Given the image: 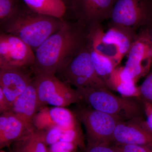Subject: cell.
Here are the masks:
<instances>
[{
    "instance_id": "30",
    "label": "cell",
    "mask_w": 152,
    "mask_h": 152,
    "mask_svg": "<svg viewBox=\"0 0 152 152\" xmlns=\"http://www.w3.org/2000/svg\"><path fill=\"white\" fill-rule=\"evenodd\" d=\"M141 30H142L146 35L152 49V23Z\"/></svg>"
},
{
    "instance_id": "5",
    "label": "cell",
    "mask_w": 152,
    "mask_h": 152,
    "mask_svg": "<svg viewBox=\"0 0 152 152\" xmlns=\"http://www.w3.org/2000/svg\"><path fill=\"white\" fill-rule=\"evenodd\" d=\"M110 24L137 33L152 23V0H115Z\"/></svg>"
},
{
    "instance_id": "8",
    "label": "cell",
    "mask_w": 152,
    "mask_h": 152,
    "mask_svg": "<svg viewBox=\"0 0 152 152\" xmlns=\"http://www.w3.org/2000/svg\"><path fill=\"white\" fill-rule=\"evenodd\" d=\"M137 34L110 24L104 31L101 26L98 31L97 44L101 51L118 66L128 54Z\"/></svg>"
},
{
    "instance_id": "15",
    "label": "cell",
    "mask_w": 152,
    "mask_h": 152,
    "mask_svg": "<svg viewBox=\"0 0 152 152\" xmlns=\"http://www.w3.org/2000/svg\"><path fill=\"white\" fill-rule=\"evenodd\" d=\"M13 112H6L0 116V148L9 147L14 142L35 130Z\"/></svg>"
},
{
    "instance_id": "16",
    "label": "cell",
    "mask_w": 152,
    "mask_h": 152,
    "mask_svg": "<svg viewBox=\"0 0 152 152\" xmlns=\"http://www.w3.org/2000/svg\"><path fill=\"white\" fill-rule=\"evenodd\" d=\"M39 110V99L34 79L14 102L11 112L28 124L34 126L33 118Z\"/></svg>"
},
{
    "instance_id": "1",
    "label": "cell",
    "mask_w": 152,
    "mask_h": 152,
    "mask_svg": "<svg viewBox=\"0 0 152 152\" xmlns=\"http://www.w3.org/2000/svg\"><path fill=\"white\" fill-rule=\"evenodd\" d=\"M86 28L80 23L65 21L59 30L50 36L34 51L31 69L35 76L58 72L85 45Z\"/></svg>"
},
{
    "instance_id": "27",
    "label": "cell",
    "mask_w": 152,
    "mask_h": 152,
    "mask_svg": "<svg viewBox=\"0 0 152 152\" xmlns=\"http://www.w3.org/2000/svg\"><path fill=\"white\" fill-rule=\"evenodd\" d=\"M77 152H117L113 145L86 146L84 149H78Z\"/></svg>"
},
{
    "instance_id": "32",
    "label": "cell",
    "mask_w": 152,
    "mask_h": 152,
    "mask_svg": "<svg viewBox=\"0 0 152 152\" xmlns=\"http://www.w3.org/2000/svg\"><path fill=\"white\" fill-rule=\"evenodd\" d=\"M63 1H64V0H63Z\"/></svg>"
},
{
    "instance_id": "21",
    "label": "cell",
    "mask_w": 152,
    "mask_h": 152,
    "mask_svg": "<svg viewBox=\"0 0 152 152\" xmlns=\"http://www.w3.org/2000/svg\"><path fill=\"white\" fill-rule=\"evenodd\" d=\"M80 124L73 127L62 129L60 141L75 144L78 149L85 148L86 147V137L82 131Z\"/></svg>"
},
{
    "instance_id": "26",
    "label": "cell",
    "mask_w": 152,
    "mask_h": 152,
    "mask_svg": "<svg viewBox=\"0 0 152 152\" xmlns=\"http://www.w3.org/2000/svg\"><path fill=\"white\" fill-rule=\"evenodd\" d=\"M117 152H152V146L113 145Z\"/></svg>"
},
{
    "instance_id": "19",
    "label": "cell",
    "mask_w": 152,
    "mask_h": 152,
    "mask_svg": "<svg viewBox=\"0 0 152 152\" xmlns=\"http://www.w3.org/2000/svg\"><path fill=\"white\" fill-rule=\"evenodd\" d=\"M11 145L12 152H48V146L36 130Z\"/></svg>"
},
{
    "instance_id": "24",
    "label": "cell",
    "mask_w": 152,
    "mask_h": 152,
    "mask_svg": "<svg viewBox=\"0 0 152 152\" xmlns=\"http://www.w3.org/2000/svg\"><path fill=\"white\" fill-rule=\"evenodd\" d=\"M138 87L139 98L142 101L152 104V68L142 84Z\"/></svg>"
},
{
    "instance_id": "25",
    "label": "cell",
    "mask_w": 152,
    "mask_h": 152,
    "mask_svg": "<svg viewBox=\"0 0 152 152\" xmlns=\"http://www.w3.org/2000/svg\"><path fill=\"white\" fill-rule=\"evenodd\" d=\"M78 149L75 144L59 141L50 146L48 152H77Z\"/></svg>"
},
{
    "instance_id": "3",
    "label": "cell",
    "mask_w": 152,
    "mask_h": 152,
    "mask_svg": "<svg viewBox=\"0 0 152 152\" xmlns=\"http://www.w3.org/2000/svg\"><path fill=\"white\" fill-rule=\"evenodd\" d=\"M81 96L82 102L91 107L113 116L121 121L143 117V105L139 98L121 96L107 88L76 89Z\"/></svg>"
},
{
    "instance_id": "14",
    "label": "cell",
    "mask_w": 152,
    "mask_h": 152,
    "mask_svg": "<svg viewBox=\"0 0 152 152\" xmlns=\"http://www.w3.org/2000/svg\"><path fill=\"white\" fill-rule=\"evenodd\" d=\"M32 74L27 68L0 69V89L12 104L32 81Z\"/></svg>"
},
{
    "instance_id": "9",
    "label": "cell",
    "mask_w": 152,
    "mask_h": 152,
    "mask_svg": "<svg viewBox=\"0 0 152 152\" xmlns=\"http://www.w3.org/2000/svg\"><path fill=\"white\" fill-rule=\"evenodd\" d=\"M35 61L32 48L16 36L1 31L0 69L31 67Z\"/></svg>"
},
{
    "instance_id": "28",
    "label": "cell",
    "mask_w": 152,
    "mask_h": 152,
    "mask_svg": "<svg viewBox=\"0 0 152 152\" xmlns=\"http://www.w3.org/2000/svg\"><path fill=\"white\" fill-rule=\"evenodd\" d=\"M13 104L0 89V113L1 114L11 111Z\"/></svg>"
},
{
    "instance_id": "17",
    "label": "cell",
    "mask_w": 152,
    "mask_h": 152,
    "mask_svg": "<svg viewBox=\"0 0 152 152\" xmlns=\"http://www.w3.org/2000/svg\"><path fill=\"white\" fill-rule=\"evenodd\" d=\"M110 90L115 91L123 96L139 98V87L125 71L124 66H117L106 82Z\"/></svg>"
},
{
    "instance_id": "31",
    "label": "cell",
    "mask_w": 152,
    "mask_h": 152,
    "mask_svg": "<svg viewBox=\"0 0 152 152\" xmlns=\"http://www.w3.org/2000/svg\"><path fill=\"white\" fill-rule=\"evenodd\" d=\"M5 152L4 151H1V152Z\"/></svg>"
},
{
    "instance_id": "22",
    "label": "cell",
    "mask_w": 152,
    "mask_h": 152,
    "mask_svg": "<svg viewBox=\"0 0 152 152\" xmlns=\"http://www.w3.org/2000/svg\"><path fill=\"white\" fill-rule=\"evenodd\" d=\"M19 0H0V23L10 18L20 7Z\"/></svg>"
},
{
    "instance_id": "11",
    "label": "cell",
    "mask_w": 152,
    "mask_h": 152,
    "mask_svg": "<svg viewBox=\"0 0 152 152\" xmlns=\"http://www.w3.org/2000/svg\"><path fill=\"white\" fill-rule=\"evenodd\" d=\"M140 30L127 55V60L124 66L136 83L146 76L152 68V49L145 32Z\"/></svg>"
},
{
    "instance_id": "7",
    "label": "cell",
    "mask_w": 152,
    "mask_h": 152,
    "mask_svg": "<svg viewBox=\"0 0 152 152\" xmlns=\"http://www.w3.org/2000/svg\"><path fill=\"white\" fill-rule=\"evenodd\" d=\"M34 82L37 93L39 110L48 104L66 107L82 102L81 96L77 90L72 88L55 75L35 76Z\"/></svg>"
},
{
    "instance_id": "2",
    "label": "cell",
    "mask_w": 152,
    "mask_h": 152,
    "mask_svg": "<svg viewBox=\"0 0 152 152\" xmlns=\"http://www.w3.org/2000/svg\"><path fill=\"white\" fill-rule=\"evenodd\" d=\"M65 20L42 15L24 5L12 16L1 24V31L18 37L34 51L62 26Z\"/></svg>"
},
{
    "instance_id": "29",
    "label": "cell",
    "mask_w": 152,
    "mask_h": 152,
    "mask_svg": "<svg viewBox=\"0 0 152 152\" xmlns=\"http://www.w3.org/2000/svg\"><path fill=\"white\" fill-rule=\"evenodd\" d=\"M143 105L144 113L146 119V123L150 130L152 132V104L142 101Z\"/></svg>"
},
{
    "instance_id": "23",
    "label": "cell",
    "mask_w": 152,
    "mask_h": 152,
    "mask_svg": "<svg viewBox=\"0 0 152 152\" xmlns=\"http://www.w3.org/2000/svg\"><path fill=\"white\" fill-rule=\"evenodd\" d=\"M36 130L44 143L50 146L59 141L62 129L60 127L54 126L43 130Z\"/></svg>"
},
{
    "instance_id": "18",
    "label": "cell",
    "mask_w": 152,
    "mask_h": 152,
    "mask_svg": "<svg viewBox=\"0 0 152 152\" xmlns=\"http://www.w3.org/2000/svg\"><path fill=\"white\" fill-rule=\"evenodd\" d=\"M26 6L38 13L63 19L67 13L63 0H21Z\"/></svg>"
},
{
    "instance_id": "10",
    "label": "cell",
    "mask_w": 152,
    "mask_h": 152,
    "mask_svg": "<svg viewBox=\"0 0 152 152\" xmlns=\"http://www.w3.org/2000/svg\"><path fill=\"white\" fill-rule=\"evenodd\" d=\"M115 0H65L67 13L86 28L110 19Z\"/></svg>"
},
{
    "instance_id": "20",
    "label": "cell",
    "mask_w": 152,
    "mask_h": 152,
    "mask_svg": "<svg viewBox=\"0 0 152 152\" xmlns=\"http://www.w3.org/2000/svg\"><path fill=\"white\" fill-rule=\"evenodd\" d=\"M87 46L96 72L106 82L118 66L111 59L91 48L87 45Z\"/></svg>"
},
{
    "instance_id": "6",
    "label": "cell",
    "mask_w": 152,
    "mask_h": 152,
    "mask_svg": "<svg viewBox=\"0 0 152 152\" xmlns=\"http://www.w3.org/2000/svg\"><path fill=\"white\" fill-rule=\"evenodd\" d=\"M59 72L64 83L73 86L76 89H109L95 71L86 42L84 47Z\"/></svg>"
},
{
    "instance_id": "13",
    "label": "cell",
    "mask_w": 152,
    "mask_h": 152,
    "mask_svg": "<svg viewBox=\"0 0 152 152\" xmlns=\"http://www.w3.org/2000/svg\"><path fill=\"white\" fill-rule=\"evenodd\" d=\"M33 124L36 130H43L54 126H58L62 129L73 127L80 122L74 112L65 107H45L39 110L33 120Z\"/></svg>"
},
{
    "instance_id": "12",
    "label": "cell",
    "mask_w": 152,
    "mask_h": 152,
    "mask_svg": "<svg viewBox=\"0 0 152 152\" xmlns=\"http://www.w3.org/2000/svg\"><path fill=\"white\" fill-rule=\"evenodd\" d=\"M112 145L152 146V132L143 117L118 123L114 131Z\"/></svg>"
},
{
    "instance_id": "4",
    "label": "cell",
    "mask_w": 152,
    "mask_h": 152,
    "mask_svg": "<svg viewBox=\"0 0 152 152\" xmlns=\"http://www.w3.org/2000/svg\"><path fill=\"white\" fill-rule=\"evenodd\" d=\"M74 113L84 126L86 146L112 145L115 129L122 121L119 118L87 105H79Z\"/></svg>"
}]
</instances>
